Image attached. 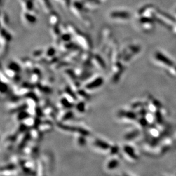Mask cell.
<instances>
[{
    "instance_id": "1",
    "label": "cell",
    "mask_w": 176,
    "mask_h": 176,
    "mask_svg": "<svg viewBox=\"0 0 176 176\" xmlns=\"http://www.w3.org/2000/svg\"><path fill=\"white\" fill-rule=\"evenodd\" d=\"M111 16L115 18H121V19H127L130 17V14L128 12L124 11H117L112 13Z\"/></svg>"
},
{
    "instance_id": "2",
    "label": "cell",
    "mask_w": 176,
    "mask_h": 176,
    "mask_svg": "<svg viewBox=\"0 0 176 176\" xmlns=\"http://www.w3.org/2000/svg\"><path fill=\"white\" fill-rule=\"evenodd\" d=\"M156 58L158 60L163 62L164 63L167 65L171 66L173 65V62L169 59L168 58L166 57H165L163 54H162L161 53H157L156 54Z\"/></svg>"
},
{
    "instance_id": "3",
    "label": "cell",
    "mask_w": 176,
    "mask_h": 176,
    "mask_svg": "<svg viewBox=\"0 0 176 176\" xmlns=\"http://www.w3.org/2000/svg\"><path fill=\"white\" fill-rule=\"evenodd\" d=\"M58 20V17L56 15H52L51 17L50 18V21L51 22V24H53V25H54V24L55 25L57 24V22H58L57 21Z\"/></svg>"
}]
</instances>
